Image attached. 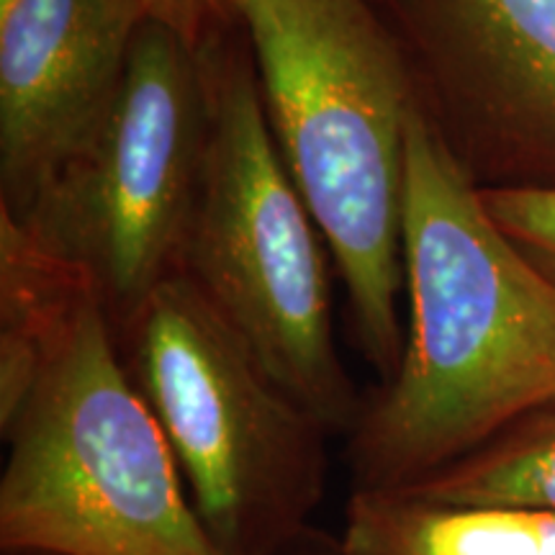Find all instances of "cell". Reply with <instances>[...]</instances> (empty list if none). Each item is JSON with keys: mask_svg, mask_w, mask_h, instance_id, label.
Returning a JSON list of instances; mask_svg holds the SVG:
<instances>
[{"mask_svg": "<svg viewBox=\"0 0 555 555\" xmlns=\"http://www.w3.org/2000/svg\"><path fill=\"white\" fill-rule=\"evenodd\" d=\"M0 555H47V553H29V551H0Z\"/></svg>", "mask_w": 555, "mask_h": 555, "instance_id": "9a60e30c", "label": "cell"}, {"mask_svg": "<svg viewBox=\"0 0 555 555\" xmlns=\"http://www.w3.org/2000/svg\"><path fill=\"white\" fill-rule=\"evenodd\" d=\"M337 538L345 555H555V512L352 491Z\"/></svg>", "mask_w": 555, "mask_h": 555, "instance_id": "9c48e42d", "label": "cell"}, {"mask_svg": "<svg viewBox=\"0 0 555 555\" xmlns=\"http://www.w3.org/2000/svg\"><path fill=\"white\" fill-rule=\"evenodd\" d=\"M206 131L198 47L144 21L106 121L13 217L88 278L114 330L178 273Z\"/></svg>", "mask_w": 555, "mask_h": 555, "instance_id": "8992f818", "label": "cell"}, {"mask_svg": "<svg viewBox=\"0 0 555 555\" xmlns=\"http://www.w3.org/2000/svg\"><path fill=\"white\" fill-rule=\"evenodd\" d=\"M114 337L221 553L281 555L317 527L332 435L198 286L170 275Z\"/></svg>", "mask_w": 555, "mask_h": 555, "instance_id": "277c9868", "label": "cell"}, {"mask_svg": "<svg viewBox=\"0 0 555 555\" xmlns=\"http://www.w3.org/2000/svg\"><path fill=\"white\" fill-rule=\"evenodd\" d=\"M281 555H345L339 538L322 527H311L304 538H298L294 545L286 547Z\"/></svg>", "mask_w": 555, "mask_h": 555, "instance_id": "5bb4252c", "label": "cell"}, {"mask_svg": "<svg viewBox=\"0 0 555 555\" xmlns=\"http://www.w3.org/2000/svg\"><path fill=\"white\" fill-rule=\"evenodd\" d=\"M481 196L496 224L555 278V185L481 189Z\"/></svg>", "mask_w": 555, "mask_h": 555, "instance_id": "7c38bea8", "label": "cell"}, {"mask_svg": "<svg viewBox=\"0 0 555 555\" xmlns=\"http://www.w3.org/2000/svg\"><path fill=\"white\" fill-rule=\"evenodd\" d=\"M139 0H0V211L24 217L106 121Z\"/></svg>", "mask_w": 555, "mask_h": 555, "instance_id": "ba28073f", "label": "cell"}, {"mask_svg": "<svg viewBox=\"0 0 555 555\" xmlns=\"http://www.w3.org/2000/svg\"><path fill=\"white\" fill-rule=\"evenodd\" d=\"M90 296L78 268L0 211V429L29 401L52 343Z\"/></svg>", "mask_w": 555, "mask_h": 555, "instance_id": "30bf717a", "label": "cell"}, {"mask_svg": "<svg viewBox=\"0 0 555 555\" xmlns=\"http://www.w3.org/2000/svg\"><path fill=\"white\" fill-rule=\"evenodd\" d=\"M406 343L347 437L352 491H397L555 404V278L483 204L425 103L406 131Z\"/></svg>", "mask_w": 555, "mask_h": 555, "instance_id": "6da1fadb", "label": "cell"}, {"mask_svg": "<svg viewBox=\"0 0 555 555\" xmlns=\"http://www.w3.org/2000/svg\"><path fill=\"white\" fill-rule=\"evenodd\" d=\"M198 57L208 131L178 273L332 437H350L365 397L337 347L330 247L270 134L240 21L208 37Z\"/></svg>", "mask_w": 555, "mask_h": 555, "instance_id": "3957f363", "label": "cell"}, {"mask_svg": "<svg viewBox=\"0 0 555 555\" xmlns=\"http://www.w3.org/2000/svg\"><path fill=\"white\" fill-rule=\"evenodd\" d=\"M144 18L176 31L191 47L237 24L234 0H139Z\"/></svg>", "mask_w": 555, "mask_h": 555, "instance_id": "4fadbf2b", "label": "cell"}, {"mask_svg": "<svg viewBox=\"0 0 555 555\" xmlns=\"http://www.w3.org/2000/svg\"><path fill=\"white\" fill-rule=\"evenodd\" d=\"M0 435V551L224 555L131 384L99 296L54 339L29 401Z\"/></svg>", "mask_w": 555, "mask_h": 555, "instance_id": "5b68a950", "label": "cell"}, {"mask_svg": "<svg viewBox=\"0 0 555 555\" xmlns=\"http://www.w3.org/2000/svg\"><path fill=\"white\" fill-rule=\"evenodd\" d=\"M429 119L478 189L555 185V0H391Z\"/></svg>", "mask_w": 555, "mask_h": 555, "instance_id": "52a82bcc", "label": "cell"}, {"mask_svg": "<svg viewBox=\"0 0 555 555\" xmlns=\"http://www.w3.org/2000/svg\"><path fill=\"white\" fill-rule=\"evenodd\" d=\"M397 491L446 504L535 506L555 512V404L525 416L453 466Z\"/></svg>", "mask_w": 555, "mask_h": 555, "instance_id": "8fae6325", "label": "cell"}, {"mask_svg": "<svg viewBox=\"0 0 555 555\" xmlns=\"http://www.w3.org/2000/svg\"><path fill=\"white\" fill-rule=\"evenodd\" d=\"M378 0H234L273 142L327 242L352 335L384 386L406 327V131L422 90Z\"/></svg>", "mask_w": 555, "mask_h": 555, "instance_id": "7a4b0ae2", "label": "cell"}, {"mask_svg": "<svg viewBox=\"0 0 555 555\" xmlns=\"http://www.w3.org/2000/svg\"><path fill=\"white\" fill-rule=\"evenodd\" d=\"M378 3H380V5H384V9H386V5H388V3H391V0H378Z\"/></svg>", "mask_w": 555, "mask_h": 555, "instance_id": "2e32d148", "label": "cell"}]
</instances>
